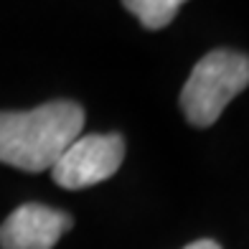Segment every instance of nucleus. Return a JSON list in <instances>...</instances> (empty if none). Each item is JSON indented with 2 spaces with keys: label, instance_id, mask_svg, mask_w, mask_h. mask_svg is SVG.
Listing matches in <instances>:
<instances>
[{
  "label": "nucleus",
  "instance_id": "nucleus-1",
  "mask_svg": "<svg viewBox=\"0 0 249 249\" xmlns=\"http://www.w3.org/2000/svg\"><path fill=\"white\" fill-rule=\"evenodd\" d=\"M84 130V109L53 99L28 112H0V163L26 173L51 171Z\"/></svg>",
  "mask_w": 249,
  "mask_h": 249
},
{
  "label": "nucleus",
  "instance_id": "nucleus-2",
  "mask_svg": "<svg viewBox=\"0 0 249 249\" xmlns=\"http://www.w3.org/2000/svg\"><path fill=\"white\" fill-rule=\"evenodd\" d=\"M249 84V59L247 53L216 49L209 51L194 66L188 82L180 92V107L191 124L211 127L221 117L224 107L244 92Z\"/></svg>",
  "mask_w": 249,
  "mask_h": 249
},
{
  "label": "nucleus",
  "instance_id": "nucleus-3",
  "mask_svg": "<svg viewBox=\"0 0 249 249\" xmlns=\"http://www.w3.org/2000/svg\"><path fill=\"white\" fill-rule=\"evenodd\" d=\"M124 160L122 135H79L51 168L56 186L82 191L112 178Z\"/></svg>",
  "mask_w": 249,
  "mask_h": 249
},
{
  "label": "nucleus",
  "instance_id": "nucleus-4",
  "mask_svg": "<svg viewBox=\"0 0 249 249\" xmlns=\"http://www.w3.org/2000/svg\"><path fill=\"white\" fill-rule=\"evenodd\" d=\"M74 226L66 211L23 203L0 224V249H53Z\"/></svg>",
  "mask_w": 249,
  "mask_h": 249
},
{
  "label": "nucleus",
  "instance_id": "nucleus-5",
  "mask_svg": "<svg viewBox=\"0 0 249 249\" xmlns=\"http://www.w3.org/2000/svg\"><path fill=\"white\" fill-rule=\"evenodd\" d=\"M148 31H160L178 16L180 0H127L122 3Z\"/></svg>",
  "mask_w": 249,
  "mask_h": 249
},
{
  "label": "nucleus",
  "instance_id": "nucleus-6",
  "mask_svg": "<svg viewBox=\"0 0 249 249\" xmlns=\"http://www.w3.org/2000/svg\"><path fill=\"white\" fill-rule=\"evenodd\" d=\"M186 249H221V244L213 239H198V242H191Z\"/></svg>",
  "mask_w": 249,
  "mask_h": 249
}]
</instances>
